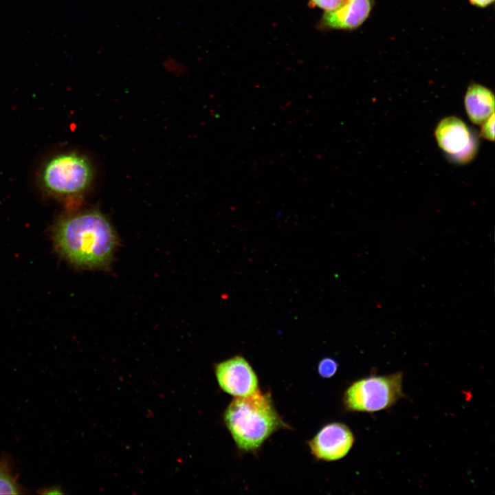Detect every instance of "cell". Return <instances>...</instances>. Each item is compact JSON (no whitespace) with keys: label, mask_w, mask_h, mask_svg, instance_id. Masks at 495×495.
Masks as SVG:
<instances>
[{"label":"cell","mask_w":495,"mask_h":495,"mask_svg":"<svg viewBox=\"0 0 495 495\" xmlns=\"http://www.w3.org/2000/svg\"><path fill=\"white\" fill-rule=\"evenodd\" d=\"M223 418L236 447L245 452L258 451L273 433L287 427L270 394L259 388L249 395L235 397Z\"/></svg>","instance_id":"cell-2"},{"label":"cell","mask_w":495,"mask_h":495,"mask_svg":"<svg viewBox=\"0 0 495 495\" xmlns=\"http://www.w3.org/2000/svg\"><path fill=\"white\" fill-rule=\"evenodd\" d=\"M338 363L331 358H322L318 364V371L323 378H329L337 372Z\"/></svg>","instance_id":"cell-11"},{"label":"cell","mask_w":495,"mask_h":495,"mask_svg":"<svg viewBox=\"0 0 495 495\" xmlns=\"http://www.w3.org/2000/svg\"><path fill=\"white\" fill-rule=\"evenodd\" d=\"M354 436L351 429L339 422L324 426L308 441L312 455L318 460L334 461L344 457L353 447Z\"/></svg>","instance_id":"cell-7"},{"label":"cell","mask_w":495,"mask_h":495,"mask_svg":"<svg viewBox=\"0 0 495 495\" xmlns=\"http://www.w3.org/2000/svg\"><path fill=\"white\" fill-rule=\"evenodd\" d=\"M470 2L476 6L485 7L494 1V0H470Z\"/></svg>","instance_id":"cell-15"},{"label":"cell","mask_w":495,"mask_h":495,"mask_svg":"<svg viewBox=\"0 0 495 495\" xmlns=\"http://www.w3.org/2000/svg\"><path fill=\"white\" fill-rule=\"evenodd\" d=\"M464 104L470 121L480 124L494 113V96L487 87L472 84L465 94Z\"/></svg>","instance_id":"cell-9"},{"label":"cell","mask_w":495,"mask_h":495,"mask_svg":"<svg viewBox=\"0 0 495 495\" xmlns=\"http://www.w3.org/2000/svg\"><path fill=\"white\" fill-rule=\"evenodd\" d=\"M53 239L56 250L67 261L89 270L107 268L118 245L113 225L95 209L61 217L54 226Z\"/></svg>","instance_id":"cell-1"},{"label":"cell","mask_w":495,"mask_h":495,"mask_svg":"<svg viewBox=\"0 0 495 495\" xmlns=\"http://www.w3.org/2000/svg\"><path fill=\"white\" fill-rule=\"evenodd\" d=\"M40 493L45 494H62L60 489L58 487H52L41 490Z\"/></svg>","instance_id":"cell-14"},{"label":"cell","mask_w":495,"mask_h":495,"mask_svg":"<svg viewBox=\"0 0 495 495\" xmlns=\"http://www.w3.org/2000/svg\"><path fill=\"white\" fill-rule=\"evenodd\" d=\"M403 374L370 376L352 383L343 397L346 409L373 412L393 406L402 396Z\"/></svg>","instance_id":"cell-4"},{"label":"cell","mask_w":495,"mask_h":495,"mask_svg":"<svg viewBox=\"0 0 495 495\" xmlns=\"http://www.w3.org/2000/svg\"><path fill=\"white\" fill-rule=\"evenodd\" d=\"M480 135L482 138L494 141V113L492 114L482 123Z\"/></svg>","instance_id":"cell-12"},{"label":"cell","mask_w":495,"mask_h":495,"mask_svg":"<svg viewBox=\"0 0 495 495\" xmlns=\"http://www.w3.org/2000/svg\"><path fill=\"white\" fill-rule=\"evenodd\" d=\"M318 7L327 10L332 11L342 6L347 0H311Z\"/></svg>","instance_id":"cell-13"},{"label":"cell","mask_w":495,"mask_h":495,"mask_svg":"<svg viewBox=\"0 0 495 495\" xmlns=\"http://www.w3.org/2000/svg\"><path fill=\"white\" fill-rule=\"evenodd\" d=\"M371 9V0H347L338 9L327 11L324 21L333 28H355L365 21Z\"/></svg>","instance_id":"cell-8"},{"label":"cell","mask_w":495,"mask_h":495,"mask_svg":"<svg viewBox=\"0 0 495 495\" xmlns=\"http://www.w3.org/2000/svg\"><path fill=\"white\" fill-rule=\"evenodd\" d=\"M24 490L18 482L11 456L3 453L0 456V494H21Z\"/></svg>","instance_id":"cell-10"},{"label":"cell","mask_w":495,"mask_h":495,"mask_svg":"<svg viewBox=\"0 0 495 495\" xmlns=\"http://www.w3.org/2000/svg\"><path fill=\"white\" fill-rule=\"evenodd\" d=\"M215 375L220 388L235 397L249 395L259 388L255 371L242 355H235L216 364Z\"/></svg>","instance_id":"cell-6"},{"label":"cell","mask_w":495,"mask_h":495,"mask_svg":"<svg viewBox=\"0 0 495 495\" xmlns=\"http://www.w3.org/2000/svg\"><path fill=\"white\" fill-rule=\"evenodd\" d=\"M434 135L439 147L458 163H468L476 155L478 145L473 133L465 123L455 116L442 119Z\"/></svg>","instance_id":"cell-5"},{"label":"cell","mask_w":495,"mask_h":495,"mask_svg":"<svg viewBox=\"0 0 495 495\" xmlns=\"http://www.w3.org/2000/svg\"><path fill=\"white\" fill-rule=\"evenodd\" d=\"M94 173L87 156L77 152H62L44 163L39 181L47 195L65 200L85 192L92 183Z\"/></svg>","instance_id":"cell-3"}]
</instances>
